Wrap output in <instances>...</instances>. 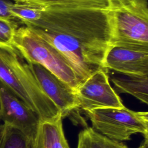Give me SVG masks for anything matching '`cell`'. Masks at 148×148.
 Segmentation results:
<instances>
[{"label":"cell","instance_id":"1","mask_svg":"<svg viewBox=\"0 0 148 148\" xmlns=\"http://www.w3.org/2000/svg\"><path fill=\"white\" fill-rule=\"evenodd\" d=\"M10 11L26 26L69 35L94 46L109 49L112 27L109 10L88 8L39 9L12 3Z\"/></svg>","mask_w":148,"mask_h":148},{"label":"cell","instance_id":"2","mask_svg":"<svg viewBox=\"0 0 148 148\" xmlns=\"http://www.w3.org/2000/svg\"><path fill=\"white\" fill-rule=\"evenodd\" d=\"M0 82L41 121L62 117L60 110L40 88L29 64L13 46H0Z\"/></svg>","mask_w":148,"mask_h":148},{"label":"cell","instance_id":"3","mask_svg":"<svg viewBox=\"0 0 148 148\" xmlns=\"http://www.w3.org/2000/svg\"><path fill=\"white\" fill-rule=\"evenodd\" d=\"M111 46L148 50V1L109 0Z\"/></svg>","mask_w":148,"mask_h":148},{"label":"cell","instance_id":"4","mask_svg":"<svg viewBox=\"0 0 148 148\" xmlns=\"http://www.w3.org/2000/svg\"><path fill=\"white\" fill-rule=\"evenodd\" d=\"M13 46L29 63L38 64L69 85L75 91L80 86L72 67L62 55L29 27L17 29Z\"/></svg>","mask_w":148,"mask_h":148},{"label":"cell","instance_id":"5","mask_svg":"<svg viewBox=\"0 0 148 148\" xmlns=\"http://www.w3.org/2000/svg\"><path fill=\"white\" fill-rule=\"evenodd\" d=\"M28 27L62 55L73 70L80 85L94 72L104 68V58L108 49L90 45L63 34Z\"/></svg>","mask_w":148,"mask_h":148},{"label":"cell","instance_id":"6","mask_svg":"<svg viewBox=\"0 0 148 148\" xmlns=\"http://www.w3.org/2000/svg\"><path fill=\"white\" fill-rule=\"evenodd\" d=\"M84 112L92 128L109 139L119 142L128 140L136 133L148 138L147 112H136L124 106L99 108Z\"/></svg>","mask_w":148,"mask_h":148},{"label":"cell","instance_id":"7","mask_svg":"<svg viewBox=\"0 0 148 148\" xmlns=\"http://www.w3.org/2000/svg\"><path fill=\"white\" fill-rule=\"evenodd\" d=\"M75 93L79 108L84 112L124 106L120 97L112 87L105 68L94 72L79 86Z\"/></svg>","mask_w":148,"mask_h":148},{"label":"cell","instance_id":"8","mask_svg":"<svg viewBox=\"0 0 148 148\" xmlns=\"http://www.w3.org/2000/svg\"><path fill=\"white\" fill-rule=\"evenodd\" d=\"M0 121L20 130L32 142L40 121L38 116L1 82Z\"/></svg>","mask_w":148,"mask_h":148},{"label":"cell","instance_id":"9","mask_svg":"<svg viewBox=\"0 0 148 148\" xmlns=\"http://www.w3.org/2000/svg\"><path fill=\"white\" fill-rule=\"evenodd\" d=\"M28 63L40 88L60 110L62 118L79 109L75 91L69 85L42 65Z\"/></svg>","mask_w":148,"mask_h":148},{"label":"cell","instance_id":"10","mask_svg":"<svg viewBox=\"0 0 148 148\" xmlns=\"http://www.w3.org/2000/svg\"><path fill=\"white\" fill-rule=\"evenodd\" d=\"M103 68L119 74L148 76V50L110 46Z\"/></svg>","mask_w":148,"mask_h":148},{"label":"cell","instance_id":"11","mask_svg":"<svg viewBox=\"0 0 148 148\" xmlns=\"http://www.w3.org/2000/svg\"><path fill=\"white\" fill-rule=\"evenodd\" d=\"M61 117L40 121L32 148H70L65 136Z\"/></svg>","mask_w":148,"mask_h":148},{"label":"cell","instance_id":"12","mask_svg":"<svg viewBox=\"0 0 148 148\" xmlns=\"http://www.w3.org/2000/svg\"><path fill=\"white\" fill-rule=\"evenodd\" d=\"M114 90L129 94L146 104L148 102V76L120 74L111 78Z\"/></svg>","mask_w":148,"mask_h":148},{"label":"cell","instance_id":"13","mask_svg":"<svg viewBox=\"0 0 148 148\" xmlns=\"http://www.w3.org/2000/svg\"><path fill=\"white\" fill-rule=\"evenodd\" d=\"M39 9L88 8L109 9V0H13Z\"/></svg>","mask_w":148,"mask_h":148},{"label":"cell","instance_id":"14","mask_svg":"<svg viewBox=\"0 0 148 148\" xmlns=\"http://www.w3.org/2000/svg\"><path fill=\"white\" fill-rule=\"evenodd\" d=\"M77 148H128L123 143L112 140L87 127L78 135Z\"/></svg>","mask_w":148,"mask_h":148},{"label":"cell","instance_id":"15","mask_svg":"<svg viewBox=\"0 0 148 148\" xmlns=\"http://www.w3.org/2000/svg\"><path fill=\"white\" fill-rule=\"evenodd\" d=\"M31 142L20 130L2 123L0 148H29Z\"/></svg>","mask_w":148,"mask_h":148},{"label":"cell","instance_id":"16","mask_svg":"<svg viewBox=\"0 0 148 148\" xmlns=\"http://www.w3.org/2000/svg\"><path fill=\"white\" fill-rule=\"evenodd\" d=\"M18 28L17 21L0 17V46H13L14 36Z\"/></svg>","mask_w":148,"mask_h":148},{"label":"cell","instance_id":"17","mask_svg":"<svg viewBox=\"0 0 148 148\" xmlns=\"http://www.w3.org/2000/svg\"><path fill=\"white\" fill-rule=\"evenodd\" d=\"M12 4L8 0H0V17L17 21L10 11Z\"/></svg>","mask_w":148,"mask_h":148},{"label":"cell","instance_id":"18","mask_svg":"<svg viewBox=\"0 0 148 148\" xmlns=\"http://www.w3.org/2000/svg\"><path fill=\"white\" fill-rule=\"evenodd\" d=\"M147 139L148 138H145L144 140L142 142V143L140 144V145L138 148H148Z\"/></svg>","mask_w":148,"mask_h":148},{"label":"cell","instance_id":"19","mask_svg":"<svg viewBox=\"0 0 148 148\" xmlns=\"http://www.w3.org/2000/svg\"><path fill=\"white\" fill-rule=\"evenodd\" d=\"M29 148H32V143H30Z\"/></svg>","mask_w":148,"mask_h":148}]
</instances>
